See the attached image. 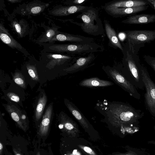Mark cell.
Wrapping results in <instances>:
<instances>
[{
  "label": "cell",
  "instance_id": "27",
  "mask_svg": "<svg viewBox=\"0 0 155 155\" xmlns=\"http://www.w3.org/2000/svg\"><path fill=\"white\" fill-rule=\"evenodd\" d=\"M143 58L146 62L155 71V57L145 55Z\"/></svg>",
  "mask_w": 155,
  "mask_h": 155
},
{
  "label": "cell",
  "instance_id": "5",
  "mask_svg": "<svg viewBox=\"0 0 155 155\" xmlns=\"http://www.w3.org/2000/svg\"><path fill=\"white\" fill-rule=\"evenodd\" d=\"M129 45V49L137 53L144 44L155 39V30H135L125 31Z\"/></svg>",
  "mask_w": 155,
  "mask_h": 155
},
{
  "label": "cell",
  "instance_id": "11",
  "mask_svg": "<svg viewBox=\"0 0 155 155\" xmlns=\"http://www.w3.org/2000/svg\"><path fill=\"white\" fill-rule=\"evenodd\" d=\"M5 108L19 127L25 131L27 127L26 116L22 114L21 111L14 105H7Z\"/></svg>",
  "mask_w": 155,
  "mask_h": 155
},
{
  "label": "cell",
  "instance_id": "7",
  "mask_svg": "<svg viewBox=\"0 0 155 155\" xmlns=\"http://www.w3.org/2000/svg\"><path fill=\"white\" fill-rule=\"evenodd\" d=\"M107 72L108 75L134 98L139 100L141 95L137 88L123 75L115 69L110 68Z\"/></svg>",
  "mask_w": 155,
  "mask_h": 155
},
{
  "label": "cell",
  "instance_id": "16",
  "mask_svg": "<svg viewBox=\"0 0 155 155\" xmlns=\"http://www.w3.org/2000/svg\"><path fill=\"white\" fill-rule=\"evenodd\" d=\"M89 7L84 5L62 6L53 11V15L58 16H64L76 13L81 12L88 8Z\"/></svg>",
  "mask_w": 155,
  "mask_h": 155
},
{
  "label": "cell",
  "instance_id": "13",
  "mask_svg": "<svg viewBox=\"0 0 155 155\" xmlns=\"http://www.w3.org/2000/svg\"><path fill=\"white\" fill-rule=\"evenodd\" d=\"M64 104L69 110L84 129H87L90 123L78 107L72 102L65 99Z\"/></svg>",
  "mask_w": 155,
  "mask_h": 155
},
{
  "label": "cell",
  "instance_id": "10",
  "mask_svg": "<svg viewBox=\"0 0 155 155\" xmlns=\"http://www.w3.org/2000/svg\"><path fill=\"white\" fill-rule=\"evenodd\" d=\"M94 39L79 35H74L67 33L58 34L54 36L50 41H69L75 43L87 44L94 42Z\"/></svg>",
  "mask_w": 155,
  "mask_h": 155
},
{
  "label": "cell",
  "instance_id": "29",
  "mask_svg": "<svg viewBox=\"0 0 155 155\" xmlns=\"http://www.w3.org/2000/svg\"><path fill=\"white\" fill-rule=\"evenodd\" d=\"M86 1V0H73L68 1L66 3L69 6H81L83 5Z\"/></svg>",
  "mask_w": 155,
  "mask_h": 155
},
{
  "label": "cell",
  "instance_id": "23",
  "mask_svg": "<svg viewBox=\"0 0 155 155\" xmlns=\"http://www.w3.org/2000/svg\"><path fill=\"white\" fill-rule=\"evenodd\" d=\"M13 79L14 82L18 85L23 88H25L26 84L25 78L21 73L16 72L14 74Z\"/></svg>",
  "mask_w": 155,
  "mask_h": 155
},
{
  "label": "cell",
  "instance_id": "36",
  "mask_svg": "<svg viewBox=\"0 0 155 155\" xmlns=\"http://www.w3.org/2000/svg\"><path fill=\"white\" fill-rule=\"evenodd\" d=\"M115 155H132L130 154H115Z\"/></svg>",
  "mask_w": 155,
  "mask_h": 155
},
{
  "label": "cell",
  "instance_id": "8",
  "mask_svg": "<svg viewBox=\"0 0 155 155\" xmlns=\"http://www.w3.org/2000/svg\"><path fill=\"white\" fill-rule=\"evenodd\" d=\"M95 58V55L94 53H90L85 56L79 57L72 64L63 70L70 73L81 70L88 67Z\"/></svg>",
  "mask_w": 155,
  "mask_h": 155
},
{
  "label": "cell",
  "instance_id": "28",
  "mask_svg": "<svg viewBox=\"0 0 155 155\" xmlns=\"http://www.w3.org/2000/svg\"><path fill=\"white\" fill-rule=\"evenodd\" d=\"M13 26L15 31L20 36H21L23 34L24 29L19 22L14 21L13 23Z\"/></svg>",
  "mask_w": 155,
  "mask_h": 155
},
{
  "label": "cell",
  "instance_id": "2",
  "mask_svg": "<svg viewBox=\"0 0 155 155\" xmlns=\"http://www.w3.org/2000/svg\"><path fill=\"white\" fill-rule=\"evenodd\" d=\"M124 62L123 74L137 88L143 89L141 64L137 53L130 51H126Z\"/></svg>",
  "mask_w": 155,
  "mask_h": 155
},
{
  "label": "cell",
  "instance_id": "15",
  "mask_svg": "<svg viewBox=\"0 0 155 155\" xmlns=\"http://www.w3.org/2000/svg\"><path fill=\"white\" fill-rule=\"evenodd\" d=\"M146 0H120L112 1L106 4L104 7L108 8H132L147 5Z\"/></svg>",
  "mask_w": 155,
  "mask_h": 155
},
{
  "label": "cell",
  "instance_id": "1",
  "mask_svg": "<svg viewBox=\"0 0 155 155\" xmlns=\"http://www.w3.org/2000/svg\"><path fill=\"white\" fill-rule=\"evenodd\" d=\"M107 114L109 121L113 125L120 127L138 121L144 114L140 110L124 103H113L109 105Z\"/></svg>",
  "mask_w": 155,
  "mask_h": 155
},
{
  "label": "cell",
  "instance_id": "32",
  "mask_svg": "<svg viewBox=\"0 0 155 155\" xmlns=\"http://www.w3.org/2000/svg\"><path fill=\"white\" fill-rule=\"evenodd\" d=\"M146 1L148 4L150 5L155 9V0H147Z\"/></svg>",
  "mask_w": 155,
  "mask_h": 155
},
{
  "label": "cell",
  "instance_id": "22",
  "mask_svg": "<svg viewBox=\"0 0 155 155\" xmlns=\"http://www.w3.org/2000/svg\"><path fill=\"white\" fill-rule=\"evenodd\" d=\"M47 97L45 93L40 96L35 111V118L36 121L39 120L43 113L46 104Z\"/></svg>",
  "mask_w": 155,
  "mask_h": 155
},
{
  "label": "cell",
  "instance_id": "39",
  "mask_svg": "<svg viewBox=\"0 0 155 155\" xmlns=\"http://www.w3.org/2000/svg\"><path fill=\"white\" fill-rule=\"evenodd\" d=\"M68 155H72V154H68Z\"/></svg>",
  "mask_w": 155,
  "mask_h": 155
},
{
  "label": "cell",
  "instance_id": "24",
  "mask_svg": "<svg viewBox=\"0 0 155 155\" xmlns=\"http://www.w3.org/2000/svg\"><path fill=\"white\" fill-rule=\"evenodd\" d=\"M56 29L51 28L48 29L42 38L40 40L41 42L49 41L56 35Z\"/></svg>",
  "mask_w": 155,
  "mask_h": 155
},
{
  "label": "cell",
  "instance_id": "12",
  "mask_svg": "<svg viewBox=\"0 0 155 155\" xmlns=\"http://www.w3.org/2000/svg\"><path fill=\"white\" fill-rule=\"evenodd\" d=\"M60 116L62 130L73 136L79 133L78 124L67 114L61 112Z\"/></svg>",
  "mask_w": 155,
  "mask_h": 155
},
{
  "label": "cell",
  "instance_id": "34",
  "mask_svg": "<svg viewBox=\"0 0 155 155\" xmlns=\"http://www.w3.org/2000/svg\"><path fill=\"white\" fill-rule=\"evenodd\" d=\"M3 150V145L2 142H0V155H2Z\"/></svg>",
  "mask_w": 155,
  "mask_h": 155
},
{
  "label": "cell",
  "instance_id": "26",
  "mask_svg": "<svg viewBox=\"0 0 155 155\" xmlns=\"http://www.w3.org/2000/svg\"><path fill=\"white\" fill-rule=\"evenodd\" d=\"M45 6L40 4L33 5L27 7L26 10L30 14H37L41 12L45 8Z\"/></svg>",
  "mask_w": 155,
  "mask_h": 155
},
{
  "label": "cell",
  "instance_id": "31",
  "mask_svg": "<svg viewBox=\"0 0 155 155\" xmlns=\"http://www.w3.org/2000/svg\"><path fill=\"white\" fill-rule=\"evenodd\" d=\"M79 147L90 155H97L94 151L89 147L79 145Z\"/></svg>",
  "mask_w": 155,
  "mask_h": 155
},
{
  "label": "cell",
  "instance_id": "19",
  "mask_svg": "<svg viewBox=\"0 0 155 155\" xmlns=\"http://www.w3.org/2000/svg\"><path fill=\"white\" fill-rule=\"evenodd\" d=\"M0 38L3 42L12 48L20 49L22 48L21 45L13 38L1 23L0 25Z\"/></svg>",
  "mask_w": 155,
  "mask_h": 155
},
{
  "label": "cell",
  "instance_id": "17",
  "mask_svg": "<svg viewBox=\"0 0 155 155\" xmlns=\"http://www.w3.org/2000/svg\"><path fill=\"white\" fill-rule=\"evenodd\" d=\"M78 57L71 55L50 54L48 55V58L51 60L47 66L51 68L55 65L61 64L67 61H72L74 63Z\"/></svg>",
  "mask_w": 155,
  "mask_h": 155
},
{
  "label": "cell",
  "instance_id": "30",
  "mask_svg": "<svg viewBox=\"0 0 155 155\" xmlns=\"http://www.w3.org/2000/svg\"><path fill=\"white\" fill-rule=\"evenodd\" d=\"M8 97L11 100L16 102H19L20 98L18 95L13 92H9L7 94Z\"/></svg>",
  "mask_w": 155,
  "mask_h": 155
},
{
  "label": "cell",
  "instance_id": "18",
  "mask_svg": "<svg viewBox=\"0 0 155 155\" xmlns=\"http://www.w3.org/2000/svg\"><path fill=\"white\" fill-rule=\"evenodd\" d=\"M52 103L50 104L47 108L43 116L40 125L39 134L41 136H45L48 133L52 114Z\"/></svg>",
  "mask_w": 155,
  "mask_h": 155
},
{
  "label": "cell",
  "instance_id": "14",
  "mask_svg": "<svg viewBox=\"0 0 155 155\" xmlns=\"http://www.w3.org/2000/svg\"><path fill=\"white\" fill-rule=\"evenodd\" d=\"M155 22V15L142 14L129 16L121 22L128 24H143Z\"/></svg>",
  "mask_w": 155,
  "mask_h": 155
},
{
  "label": "cell",
  "instance_id": "20",
  "mask_svg": "<svg viewBox=\"0 0 155 155\" xmlns=\"http://www.w3.org/2000/svg\"><path fill=\"white\" fill-rule=\"evenodd\" d=\"M79 84L81 86L87 87H104L112 85L114 83L109 81L95 77L84 79Z\"/></svg>",
  "mask_w": 155,
  "mask_h": 155
},
{
  "label": "cell",
  "instance_id": "9",
  "mask_svg": "<svg viewBox=\"0 0 155 155\" xmlns=\"http://www.w3.org/2000/svg\"><path fill=\"white\" fill-rule=\"evenodd\" d=\"M148 5L132 8H108L104 7L107 13L114 17H118L132 15L146 10Z\"/></svg>",
  "mask_w": 155,
  "mask_h": 155
},
{
  "label": "cell",
  "instance_id": "33",
  "mask_svg": "<svg viewBox=\"0 0 155 155\" xmlns=\"http://www.w3.org/2000/svg\"><path fill=\"white\" fill-rule=\"evenodd\" d=\"M13 152L15 155H23L20 150L15 148H13Z\"/></svg>",
  "mask_w": 155,
  "mask_h": 155
},
{
  "label": "cell",
  "instance_id": "4",
  "mask_svg": "<svg viewBox=\"0 0 155 155\" xmlns=\"http://www.w3.org/2000/svg\"><path fill=\"white\" fill-rule=\"evenodd\" d=\"M49 48L52 51L66 52L78 57L101 51L103 49L102 46L94 42L87 44L74 43L56 45L51 46Z\"/></svg>",
  "mask_w": 155,
  "mask_h": 155
},
{
  "label": "cell",
  "instance_id": "35",
  "mask_svg": "<svg viewBox=\"0 0 155 155\" xmlns=\"http://www.w3.org/2000/svg\"><path fill=\"white\" fill-rule=\"evenodd\" d=\"M8 1L9 2H11L12 3H17V2H20L21 1L18 0H8Z\"/></svg>",
  "mask_w": 155,
  "mask_h": 155
},
{
  "label": "cell",
  "instance_id": "38",
  "mask_svg": "<svg viewBox=\"0 0 155 155\" xmlns=\"http://www.w3.org/2000/svg\"><path fill=\"white\" fill-rule=\"evenodd\" d=\"M77 154H76V155H81V154L79 153V152H77Z\"/></svg>",
  "mask_w": 155,
  "mask_h": 155
},
{
  "label": "cell",
  "instance_id": "37",
  "mask_svg": "<svg viewBox=\"0 0 155 155\" xmlns=\"http://www.w3.org/2000/svg\"><path fill=\"white\" fill-rule=\"evenodd\" d=\"M36 155H41L39 152H38L37 153Z\"/></svg>",
  "mask_w": 155,
  "mask_h": 155
},
{
  "label": "cell",
  "instance_id": "25",
  "mask_svg": "<svg viewBox=\"0 0 155 155\" xmlns=\"http://www.w3.org/2000/svg\"><path fill=\"white\" fill-rule=\"evenodd\" d=\"M26 68L28 73L32 79L34 81H38L39 78L36 67L29 64L26 65Z\"/></svg>",
  "mask_w": 155,
  "mask_h": 155
},
{
  "label": "cell",
  "instance_id": "3",
  "mask_svg": "<svg viewBox=\"0 0 155 155\" xmlns=\"http://www.w3.org/2000/svg\"><path fill=\"white\" fill-rule=\"evenodd\" d=\"M83 22L79 23L83 31L88 34L94 36L102 35L104 33L103 25L99 16L97 9L89 7L77 17Z\"/></svg>",
  "mask_w": 155,
  "mask_h": 155
},
{
  "label": "cell",
  "instance_id": "21",
  "mask_svg": "<svg viewBox=\"0 0 155 155\" xmlns=\"http://www.w3.org/2000/svg\"><path fill=\"white\" fill-rule=\"evenodd\" d=\"M104 28L106 34L110 43L114 46L124 51L123 47L119 40L115 31L106 20L104 21Z\"/></svg>",
  "mask_w": 155,
  "mask_h": 155
},
{
  "label": "cell",
  "instance_id": "6",
  "mask_svg": "<svg viewBox=\"0 0 155 155\" xmlns=\"http://www.w3.org/2000/svg\"><path fill=\"white\" fill-rule=\"evenodd\" d=\"M143 81L146 92L144 101L147 109L153 116H155V82L151 79L148 71L143 64L141 66Z\"/></svg>",
  "mask_w": 155,
  "mask_h": 155
}]
</instances>
